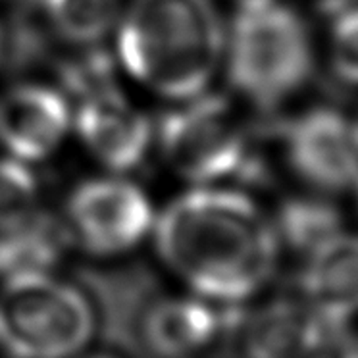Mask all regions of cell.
<instances>
[{
    "label": "cell",
    "instance_id": "cell-1",
    "mask_svg": "<svg viewBox=\"0 0 358 358\" xmlns=\"http://www.w3.org/2000/svg\"><path fill=\"white\" fill-rule=\"evenodd\" d=\"M158 255L199 295L247 299L270 280L278 231L249 196L199 189L179 196L156 222Z\"/></svg>",
    "mask_w": 358,
    "mask_h": 358
},
{
    "label": "cell",
    "instance_id": "cell-2",
    "mask_svg": "<svg viewBox=\"0 0 358 358\" xmlns=\"http://www.w3.org/2000/svg\"><path fill=\"white\" fill-rule=\"evenodd\" d=\"M120 58L135 79L170 99H193L216 73L224 29L212 0H133Z\"/></svg>",
    "mask_w": 358,
    "mask_h": 358
},
{
    "label": "cell",
    "instance_id": "cell-3",
    "mask_svg": "<svg viewBox=\"0 0 358 358\" xmlns=\"http://www.w3.org/2000/svg\"><path fill=\"white\" fill-rule=\"evenodd\" d=\"M312 48L303 20L280 4L241 10L231 25L227 73L234 87L270 108L304 85Z\"/></svg>",
    "mask_w": 358,
    "mask_h": 358
},
{
    "label": "cell",
    "instance_id": "cell-4",
    "mask_svg": "<svg viewBox=\"0 0 358 358\" xmlns=\"http://www.w3.org/2000/svg\"><path fill=\"white\" fill-rule=\"evenodd\" d=\"M94 324L85 293L50 273L10 278L0 289V345L14 355H71L89 343Z\"/></svg>",
    "mask_w": 358,
    "mask_h": 358
},
{
    "label": "cell",
    "instance_id": "cell-5",
    "mask_svg": "<svg viewBox=\"0 0 358 358\" xmlns=\"http://www.w3.org/2000/svg\"><path fill=\"white\" fill-rule=\"evenodd\" d=\"M160 148L171 170L196 183L245 171L247 141L224 99L193 96L160 122Z\"/></svg>",
    "mask_w": 358,
    "mask_h": 358
},
{
    "label": "cell",
    "instance_id": "cell-6",
    "mask_svg": "<svg viewBox=\"0 0 358 358\" xmlns=\"http://www.w3.org/2000/svg\"><path fill=\"white\" fill-rule=\"evenodd\" d=\"M152 222L147 195L124 179L87 181L68 201V229L94 255L131 249L147 235Z\"/></svg>",
    "mask_w": 358,
    "mask_h": 358
},
{
    "label": "cell",
    "instance_id": "cell-7",
    "mask_svg": "<svg viewBox=\"0 0 358 358\" xmlns=\"http://www.w3.org/2000/svg\"><path fill=\"white\" fill-rule=\"evenodd\" d=\"M79 283L91 296L101 335L106 345L133 355H145L141 329L147 312L162 296L160 281L143 264L81 268Z\"/></svg>",
    "mask_w": 358,
    "mask_h": 358
},
{
    "label": "cell",
    "instance_id": "cell-8",
    "mask_svg": "<svg viewBox=\"0 0 358 358\" xmlns=\"http://www.w3.org/2000/svg\"><path fill=\"white\" fill-rule=\"evenodd\" d=\"M287 156L310 185L341 191L358 181V135L355 124L329 108L306 112L289 127Z\"/></svg>",
    "mask_w": 358,
    "mask_h": 358
},
{
    "label": "cell",
    "instance_id": "cell-9",
    "mask_svg": "<svg viewBox=\"0 0 358 358\" xmlns=\"http://www.w3.org/2000/svg\"><path fill=\"white\" fill-rule=\"evenodd\" d=\"M76 127L85 147L106 168L127 171L147 155L150 124L114 89L81 99Z\"/></svg>",
    "mask_w": 358,
    "mask_h": 358
},
{
    "label": "cell",
    "instance_id": "cell-10",
    "mask_svg": "<svg viewBox=\"0 0 358 358\" xmlns=\"http://www.w3.org/2000/svg\"><path fill=\"white\" fill-rule=\"evenodd\" d=\"M68 127V102L55 89L22 85L0 99V141L20 160L47 158Z\"/></svg>",
    "mask_w": 358,
    "mask_h": 358
},
{
    "label": "cell",
    "instance_id": "cell-11",
    "mask_svg": "<svg viewBox=\"0 0 358 358\" xmlns=\"http://www.w3.org/2000/svg\"><path fill=\"white\" fill-rule=\"evenodd\" d=\"M303 287L331 331L358 314V235L335 234L308 252Z\"/></svg>",
    "mask_w": 358,
    "mask_h": 358
},
{
    "label": "cell",
    "instance_id": "cell-12",
    "mask_svg": "<svg viewBox=\"0 0 358 358\" xmlns=\"http://www.w3.org/2000/svg\"><path fill=\"white\" fill-rule=\"evenodd\" d=\"M235 320V314L220 316L203 301L162 295L143 322V349L145 355H193L216 341L222 331H234Z\"/></svg>",
    "mask_w": 358,
    "mask_h": 358
},
{
    "label": "cell",
    "instance_id": "cell-13",
    "mask_svg": "<svg viewBox=\"0 0 358 358\" xmlns=\"http://www.w3.org/2000/svg\"><path fill=\"white\" fill-rule=\"evenodd\" d=\"M241 343L255 357H287L314 350L324 343L329 327L310 306L289 301H278L252 314L249 322H241Z\"/></svg>",
    "mask_w": 358,
    "mask_h": 358
},
{
    "label": "cell",
    "instance_id": "cell-14",
    "mask_svg": "<svg viewBox=\"0 0 358 358\" xmlns=\"http://www.w3.org/2000/svg\"><path fill=\"white\" fill-rule=\"evenodd\" d=\"M70 229L47 214H33L22 224L0 231V278L50 273L66 252Z\"/></svg>",
    "mask_w": 358,
    "mask_h": 358
},
{
    "label": "cell",
    "instance_id": "cell-15",
    "mask_svg": "<svg viewBox=\"0 0 358 358\" xmlns=\"http://www.w3.org/2000/svg\"><path fill=\"white\" fill-rule=\"evenodd\" d=\"M58 37L94 45L108 35L120 16V0H41Z\"/></svg>",
    "mask_w": 358,
    "mask_h": 358
},
{
    "label": "cell",
    "instance_id": "cell-16",
    "mask_svg": "<svg viewBox=\"0 0 358 358\" xmlns=\"http://www.w3.org/2000/svg\"><path fill=\"white\" fill-rule=\"evenodd\" d=\"M278 229L293 249L312 252L331 235L339 234V214L331 204L293 199L281 206Z\"/></svg>",
    "mask_w": 358,
    "mask_h": 358
},
{
    "label": "cell",
    "instance_id": "cell-17",
    "mask_svg": "<svg viewBox=\"0 0 358 358\" xmlns=\"http://www.w3.org/2000/svg\"><path fill=\"white\" fill-rule=\"evenodd\" d=\"M55 37V27L48 22L41 0H27L12 17L10 35L2 39V48L8 47L12 68L25 70L37 66L47 56Z\"/></svg>",
    "mask_w": 358,
    "mask_h": 358
},
{
    "label": "cell",
    "instance_id": "cell-18",
    "mask_svg": "<svg viewBox=\"0 0 358 358\" xmlns=\"http://www.w3.org/2000/svg\"><path fill=\"white\" fill-rule=\"evenodd\" d=\"M37 181L24 164L0 158V231L31 218L37 208Z\"/></svg>",
    "mask_w": 358,
    "mask_h": 358
},
{
    "label": "cell",
    "instance_id": "cell-19",
    "mask_svg": "<svg viewBox=\"0 0 358 358\" xmlns=\"http://www.w3.org/2000/svg\"><path fill=\"white\" fill-rule=\"evenodd\" d=\"M60 76L66 91H70L73 96L79 99H87L91 94L116 87L110 58L104 52H96V50H91L87 55L78 56L71 62L64 64L60 68Z\"/></svg>",
    "mask_w": 358,
    "mask_h": 358
},
{
    "label": "cell",
    "instance_id": "cell-20",
    "mask_svg": "<svg viewBox=\"0 0 358 358\" xmlns=\"http://www.w3.org/2000/svg\"><path fill=\"white\" fill-rule=\"evenodd\" d=\"M331 62L339 78L358 85V8L345 12L331 33Z\"/></svg>",
    "mask_w": 358,
    "mask_h": 358
},
{
    "label": "cell",
    "instance_id": "cell-21",
    "mask_svg": "<svg viewBox=\"0 0 358 358\" xmlns=\"http://www.w3.org/2000/svg\"><path fill=\"white\" fill-rule=\"evenodd\" d=\"M241 10H249V8H260V6H266V4H272L275 0H235Z\"/></svg>",
    "mask_w": 358,
    "mask_h": 358
},
{
    "label": "cell",
    "instance_id": "cell-22",
    "mask_svg": "<svg viewBox=\"0 0 358 358\" xmlns=\"http://www.w3.org/2000/svg\"><path fill=\"white\" fill-rule=\"evenodd\" d=\"M2 39H4V37H2V31H0V55H2Z\"/></svg>",
    "mask_w": 358,
    "mask_h": 358
},
{
    "label": "cell",
    "instance_id": "cell-23",
    "mask_svg": "<svg viewBox=\"0 0 358 358\" xmlns=\"http://www.w3.org/2000/svg\"><path fill=\"white\" fill-rule=\"evenodd\" d=\"M352 124H355V129H357V135H358V117L352 122Z\"/></svg>",
    "mask_w": 358,
    "mask_h": 358
},
{
    "label": "cell",
    "instance_id": "cell-24",
    "mask_svg": "<svg viewBox=\"0 0 358 358\" xmlns=\"http://www.w3.org/2000/svg\"><path fill=\"white\" fill-rule=\"evenodd\" d=\"M355 187H357V189H358V181H357V185H355Z\"/></svg>",
    "mask_w": 358,
    "mask_h": 358
}]
</instances>
